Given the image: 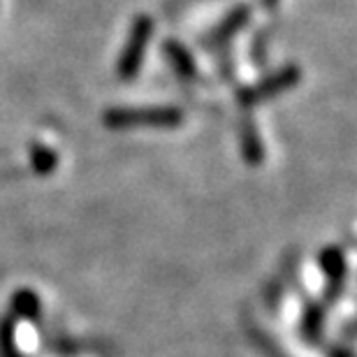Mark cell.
Returning <instances> with one entry per match:
<instances>
[{"label": "cell", "instance_id": "obj_1", "mask_svg": "<svg viewBox=\"0 0 357 357\" xmlns=\"http://www.w3.org/2000/svg\"><path fill=\"white\" fill-rule=\"evenodd\" d=\"M183 121L178 107H119L105 114V123L109 128H132V126H176Z\"/></svg>", "mask_w": 357, "mask_h": 357}, {"label": "cell", "instance_id": "obj_3", "mask_svg": "<svg viewBox=\"0 0 357 357\" xmlns=\"http://www.w3.org/2000/svg\"><path fill=\"white\" fill-rule=\"evenodd\" d=\"M299 77H302V73H299L295 66H290L285 70H278L276 75L267 77L265 82H260V84H255V86H251V89L241 91L239 93V102L246 105V107L258 105V102H262V100L276 96V93L295 86V84L299 82Z\"/></svg>", "mask_w": 357, "mask_h": 357}, {"label": "cell", "instance_id": "obj_5", "mask_svg": "<svg viewBox=\"0 0 357 357\" xmlns=\"http://www.w3.org/2000/svg\"><path fill=\"white\" fill-rule=\"evenodd\" d=\"M265 3H267V5L271 7V5H274V3H276V0H265Z\"/></svg>", "mask_w": 357, "mask_h": 357}, {"label": "cell", "instance_id": "obj_2", "mask_svg": "<svg viewBox=\"0 0 357 357\" xmlns=\"http://www.w3.org/2000/svg\"><path fill=\"white\" fill-rule=\"evenodd\" d=\"M151 33H153V21L149 19L146 14L135 19L130 38H128L123 54H121V61H119V77L123 82H130L137 77L142 61H144L146 45H149V40H151Z\"/></svg>", "mask_w": 357, "mask_h": 357}, {"label": "cell", "instance_id": "obj_4", "mask_svg": "<svg viewBox=\"0 0 357 357\" xmlns=\"http://www.w3.org/2000/svg\"><path fill=\"white\" fill-rule=\"evenodd\" d=\"M241 144H244V155H246L248 160L258 162V160L262 158L260 139H258V135H255L253 123L244 126V130H241Z\"/></svg>", "mask_w": 357, "mask_h": 357}]
</instances>
